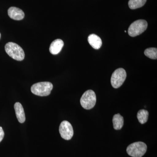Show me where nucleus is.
<instances>
[{
	"instance_id": "1",
	"label": "nucleus",
	"mask_w": 157,
	"mask_h": 157,
	"mask_svg": "<svg viewBox=\"0 0 157 157\" xmlns=\"http://www.w3.org/2000/svg\"><path fill=\"white\" fill-rule=\"evenodd\" d=\"M6 53L16 60L22 61L25 58V52L23 49L19 45L12 42H8L5 46Z\"/></svg>"
},
{
	"instance_id": "2",
	"label": "nucleus",
	"mask_w": 157,
	"mask_h": 157,
	"mask_svg": "<svg viewBox=\"0 0 157 157\" xmlns=\"http://www.w3.org/2000/svg\"><path fill=\"white\" fill-rule=\"evenodd\" d=\"M53 85L49 82H42L35 83L32 86L31 90L32 93L37 96L45 97L50 94Z\"/></svg>"
},
{
	"instance_id": "3",
	"label": "nucleus",
	"mask_w": 157,
	"mask_h": 157,
	"mask_svg": "<svg viewBox=\"0 0 157 157\" xmlns=\"http://www.w3.org/2000/svg\"><path fill=\"white\" fill-rule=\"evenodd\" d=\"M147 150L146 144L144 142L138 141L130 144L127 147L128 155L133 157H141L145 154Z\"/></svg>"
},
{
	"instance_id": "4",
	"label": "nucleus",
	"mask_w": 157,
	"mask_h": 157,
	"mask_svg": "<svg viewBox=\"0 0 157 157\" xmlns=\"http://www.w3.org/2000/svg\"><path fill=\"white\" fill-rule=\"evenodd\" d=\"M97 101L95 93L92 90H88L80 99V104L85 109H91L94 107Z\"/></svg>"
},
{
	"instance_id": "5",
	"label": "nucleus",
	"mask_w": 157,
	"mask_h": 157,
	"mask_svg": "<svg viewBox=\"0 0 157 157\" xmlns=\"http://www.w3.org/2000/svg\"><path fill=\"white\" fill-rule=\"evenodd\" d=\"M147 27V23L144 20L135 21L129 26L128 33L132 37L137 36L146 30Z\"/></svg>"
},
{
	"instance_id": "6",
	"label": "nucleus",
	"mask_w": 157,
	"mask_h": 157,
	"mask_svg": "<svg viewBox=\"0 0 157 157\" xmlns=\"http://www.w3.org/2000/svg\"><path fill=\"white\" fill-rule=\"evenodd\" d=\"M127 73L123 68L117 69L113 73L111 78V83L113 87L117 89L121 86L125 80Z\"/></svg>"
},
{
	"instance_id": "7",
	"label": "nucleus",
	"mask_w": 157,
	"mask_h": 157,
	"mask_svg": "<svg viewBox=\"0 0 157 157\" xmlns=\"http://www.w3.org/2000/svg\"><path fill=\"white\" fill-rule=\"evenodd\" d=\"M59 132L63 139L70 140L73 135V130L72 125L67 121H62L59 128Z\"/></svg>"
},
{
	"instance_id": "8",
	"label": "nucleus",
	"mask_w": 157,
	"mask_h": 157,
	"mask_svg": "<svg viewBox=\"0 0 157 157\" xmlns=\"http://www.w3.org/2000/svg\"><path fill=\"white\" fill-rule=\"evenodd\" d=\"M8 15L11 19L19 21L23 19L24 12L22 10L15 7H11L8 9Z\"/></svg>"
},
{
	"instance_id": "9",
	"label": "nucleus",
	"mask_w": 157,
	"mask_h": 157,
	"mask_svg": "<svg viewBox=\"0 0 157 157\" xmlns=\"http://www.w3.org/2000/svg\"><path fill=\"white\" fill-rule=\"evenodd\" d=\"M64 46V42L60 39H57L52 42L49 51L52 54L57 55L59 53Z\"/></svg>"
},
{
	"instance_id": "10",
	"label": "nucleus",
	"mask_w": 157,
	"mask_h": 157,
	"mask_svg": "<svg viewBox=\"0 0 157 157\" xmlns=\"http://www.w3.org/2000/svg\"><path fill=\"white\" fill-rule=\"evenodd\" d=\"M14 108L17 120L20 123H23L25 121V116L22 105L19 102H16L14 104Z\"/></svg>"
},
{
	"instance_id": "11",
	"label": "nucleus",
	"mask_w": 157,
	"mask_h": 157,
	"mask_svg": "<svg viewBox=\"0 0 157 157\" xmlns=\"http://www.w3.org/2000/svg\"><path fill=\"white\" fill-rule=\"evenodd\" d=\"M88 41L90 45L94 49H99L102 46V40L100 37L95 34L90 35L88 38Z\"/></svg>"
},
{
	"instance_id": "12",
	"label": "nucleus",
	"mask_w": 157,
	"mask_h": 157,
	"mask_svg": "<svg viewBox=\"0 0 157 157\" xmlns=\"http://www.w3.org/2000/svg\"><path fill=\"white\" fill-rule=\"evenodd\" d=\"M113 127L115 130H121L124 124V118L119 113L115 114L113 118Z\"/></svg>"
},
{
	"instance_id": "13",
	"label": "nucleus",
	"mask_w": 157,
	"mask_h": 157,
	"mask_svg": "<svg viewBox=\"0 0 157 157\" xmlns=\"http://www.w3.org/2000/svg\"><path fill=\"white\" fill-rule=\"evenodd\" d=\"M149 113L145 109L139 110L137 113V118L139 122L141 124L146 123L148 120Z\"/></svg>"
},
{
	"instance_id": "14",
	"label": "nucleus",
	"mask_w": 157,
	"mask_h": 157,
	"mask_svg": "<svg viewBox=\"0 0 157 157\" xmlns=\"http://www.w3.org/2000/svg\"><path fill=\"white\" fill-rule=\"evenodd\" d=\"M147 0H129L128 6L131 9L141 8L145 5Z\"/></svg>"
},
{
	"instance_id": "15",
	"label": "nucleus",
	"mask_w": 157,
	"mask_h": 157,
	"mask_svg": "<svg viewBox=\"0 0 157 157\" xmlns=\"http://www.w3.org/2000/svg\"><path fill=\"white\" fill-rule=\"evenodd\" d=\"M144 54L149 58L156 59H157V49L156 48H147L144 51Z\"/></svg>"
},
{
	"instance_id": "16",
	"label": "nucleus",
	"mask_w": 157,
	"mask_h": 157,
	"mask_svg": "<svg viewBox=\"0 0 157 157\" xmlns=\"http://www.w3.org/2000/svg\"><path fill=\"white\" fill-rule=\"evenodd\" d=\"M5 135V133L2 127H0V142L3 140Z\"/></svg>"
},
{
	"instance_id": "17",
	"label": "nucleus",
	"mask_w": 157,
	"mask_h": 157,
	"mask_svg": "<svg viewBox=\"0 0 157 157\" xmlns=\"http://www.w3.org/2000/svg\"><path fill=\"white\" fill-rule=\"evenodd\" d=\"M1 34L0 33V39H1Z\"/></svg>"
},
{
	"instance_id": "18",
	"label": "nucleus",
	"mask_w": 157,
	"mask_h": 157,
	"mask_svg": "<svg viewBox=\"0 0 157 157\" xmlns=\"http://www.w3.org/2000/svg\"><path fill=\"white\" fill-rule=\"evenodd\" d=\"M124 32H125V33H126V32H126V31H124Z\"/></svg>"
}]
</instances>
